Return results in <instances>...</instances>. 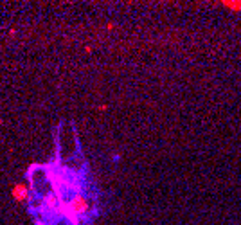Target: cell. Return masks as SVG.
Listing matches in <instances>:
<instances>
[{
    "label": "cell",
    "mask_w": 241,
    "mask_h": 225,
    "mask_svg": "<svg viewBox=\"0 0 241 225\" xmlns=\"http://www.w3.org/2000/svg\"><path fill=\"white\" fill-rule=\"evenodd\" d=\"M11 196H13L15 200H18V202H24V200H27V196H29V189L25 188L24 184H16L15 188L11 189Z\"/></svg>",
    "instance_id": "cell-1"
},
{
    "label": "cell",
    "mask_w": 241,
    "mask_h": 225,
    "mask_svg": "<svg viewBox=\"0 0 241 225\" xmlns=\"http://www.w3.org/2000/svg\"><path fill=\"white\" fill-rule=\"evenodd\" d=\"M113 27H115V25H113V24H112V22H110V24H106V29H108V31H112V29H113Z\"/></svg>",
    "instance_id": "cell-3"
},
{
    "label": "cell",
    "mask_w": 241,
    "mask_h": 225,
    "mask_svg": "<svg viewBox=\"0 0 241 225\" xmlns=\"http://www.w3.org/2000/svg\"><path fill=\"white\" fill-rule=\"evenodd\" d=\"M221 5L230 9V11H241V2H229V0H225V2H221Z\"/></svg>",
    "instance_id": "cell-2"
}]
</instances>
